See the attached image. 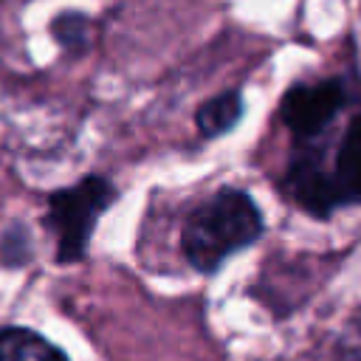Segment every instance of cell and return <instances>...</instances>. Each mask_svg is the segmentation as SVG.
Instances as JSON below:
<instances>
[{"label":"cell","instance_id":"6da1fadb","mask_svg":"<svg viewBox=\"0 0 361 361\" xmlns=\"http://www.w3.org/2000/svg\"><path fill=\"white\" fill-rule=\"evenodd\" d=\"M293 144L285 183L299 209L310 217H330L341 206L361 203V113L344 127L330 161L322 138Z\"/></svg>","mask_w":361,"mask_h":361},{"label":"cell","instance_id":"7a4b0ae2","mask_svg":"<svg viewBox=\"0 0 361 361\" xmlns=\"http://www.w3.org/2000/svg\"><path fill=\"white\" fill-rule=\"evenodd\" d=\"M262 226V212L254 197L243 189L223 186L186 214L180 248L195 271L212 274L231 254L257 243Z\"/></svg>","mask_w":361,"mask_h":361},{"label":"cell","instance_id":"3957f363","mask_svg":"<svg viewBox=\"0 0 361 361\" xmlns=\"http://www.w3.org/2000/svg\"><path fill=\"white\" fill-rule=\"evenodd\" d=\"M116 195L118 192L107 178L90 175L48 197V220L56 231L59 262H73L85 254L99 214L116 200Z\"/></svg>","mask_w":361,"mask_h":361},{"label":"cell","instance_id":"277c9868","mask_svg":"<svg viewBox=\"0 0 361 361\" xmlns=\"http://www.w3.org/2000/svg\"><path fill=\"white\" fill-rule=\"evenodd\" d=\"M347 87L341 79H319L290 85L279 102V116L293 133V141H313L327 133L336 116L347 104Z\"/></svg>","mask_w":361,"mask_h":361},{"label":"cell","instance_id":"5b68a950","mask_svg":"<svg viewBox=\"0 0 361 361\" xmlns=\"http://www.w3.org/2000/svg\"><path fill=\"white\" fill-rule=\"evenodd\" d=\"M243 110H245L243 93L240 90H223L195 110V124H197L200 135L217 138V135L228 133L243 118Z\"/></svg>","mask_w":361,"mask_h":361},{"label":"cell","instance_id":"8992f818","mask_svg":"<svg viewBox=\"0 0 361 361\" xmlns=\"http://www.w3.org/2000/svg\"><path fill=\"white\" fill-rule=\"evenodd\" d=\"M0 361H68V358L48 338L23 327H8L0 333Z\"/></svg>","mask_w":361,"mask_h":361}]
</instances>
